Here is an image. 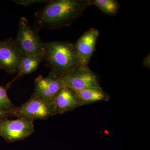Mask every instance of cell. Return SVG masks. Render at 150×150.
I'll return each instance as SVG.
<instances>
[{"instance_id": "cell-6", "label": "cell", "mask_w": 150, "mask_h": 150, "mask_svg": "<svg viewBox=\"0 0 150 150\" xmlns=\"http://www.w3.org/2000/svg\"><path fill=\"white\" fill-rule=\"evenodd\" d=\"M62 79L64 87L74 92L86 88H100L96 75L88 67L79 66Z\"/></svg>"}, {"instance_id": "cell-2", "label": "cell", "mask_w": 150, "mask_h": 150, "mask_svg": "<svg viewBox=\"0 0 150 150\" xmlns=\"http://www.w3.org/2000/svg\"><path fill=\"white\" fill-rule=\"evenodd\" d=\"M43 62L51 72L63 77L81 66L74 44L69 42H44Z\"/></svg>"}, {"instance_id": "cell-12", "label": "cell", "mask_w": 150, "mask_h": 150, "mask_svg": "<svg viewBox=\"0 0 150 150\" xmlns=\"http://www.w3.org/2000/svg\"><path fill=\"white\" fill-rule=\"evenodd\" d=\"M74 93L81 104L83 103L100 101L106 98V95L101 88L85 89Z\"/></svg>"}, {"instance_id": "cell-13", "label": "cell", "mask_w": 150, "mask_h": 150, "mask_svg": "<svg viewBox=\"0 0 150 150\" xmlns=\"http://www.w3.org/2000/svg\"><path fill=\"white\" fill-rule=\"evenodd\" d=\"M91 4L108 16L115 15L120 7L119 2L115 0H91Z\"/></svg>"}, {"instance_id": "cell-7", "label": "cell", "mask_w": 150, "mask_h": 150, "mask_svg": "<svg viewBox=\"0 0 150 150\" xmlns=\"http://www.w3.org/2000/svg\"><path fill=\"white\" fill-rule=\"evenodd\" d=\"M23 54L12 38L0 40V69L9 74L18 72Z\"/></svg>"}, {"instance_id": "cell-15", "label": "cell", "mask_w": 150, "mask_h": 150, "mask_svg": "<svg viewBox=\"0 0 150 150\" xmlns=\"http://www.w3.org/2000/svg\"><path fill=\"white\" fill-rule=\"evenodd\" d=\"M13 1L17 4L23 7H28L36 3H46L47 1L46 0H15Z\"/></svg>"}, {"instance_id": "cell-5", "label": "cell", "mask_w": 150, "mask_h": 150, "mask_svg": "<svg viewBox=\"0 0 150 150\" xmlns=\"http://www.w3.org/2000/svg\"><path fill=\"white\" fill-rule=\"evenodd\" d=\"M34 121L24 118H8L0 122V136L8 142L24 139L34 132Z\"/></svg>"}, {"instance_id": "cell-8", "label": "cell", "mask_w": 150, "mask_h": 150, "mask_svg": "<svg viewBox=\"0 0 150 150\" xmlns=\"http://www.w3.org/2000/svg\"><path fill=\"white\" fill-rule=\"evenodd\" d=\"M99 35L98 30L91 28L84 32L74 44L81 66L88 67Z\"/></svg>"}, {"instance_id": "cell-17", "label": "cell", "mask_w": 150, "mask_h": 150, "mask_svg": "<svg viewBox=\"0 0 150 150\" xmlns=\"http://www.w3.org/2000/svg\"><path fill=\"white\" fill-rule=\"evenodd\" d=\"M144 66L147 68H150V54L147 55L144 58L143 63Z\"/></svg>"}, {"instance_id": "cell-16", "label": "cell", "mask_w": 150, "mask_h": 150, "mask_svg": "<svg viewBox=\"0 0 150 150\" xmlns=\"http://www.w3.org/2000/svg\"><path fill=\"white\" fill-rule=\"evenodd\" d=\"M15 111H6L0 109V122L5 119H7L9 117H12V116L15 117Z\"/></svg>"}, {"instance_id": "cell-9", "label": "cell", "mask_w": 150, "mask_h": 150, "mask_svg": "<svg viewBox=\"0 0 150 150\" xmlns=\"http://www.w3.org/2000/svg\"><path fill=\"white\" fill-rule=\"evenodd\" d=\"M33 94L46 100H52L64 87L62 77L50 72L47 76H39L35 79Z\"/></svg>"}, {"instance_id": "cell-14", "label": "cell", "mask_w": 150, "mask_h": 150, "mask_svg": "<svg viewBox=\"0 0 150 150\" xmlns=\"http://www.w3.org/2000/svg\"><path fill=\"white\" fill-rule=\"evenodd\" d=\"M9 88L7 86L6 87L0 86V109L6 111H15L17 107L9 98L7 94V90Z\"/></svg>"}, {"instance_id": "cell-4", "label": "cell", "mask_w": 150, "mask_h": 150, "mask_svg": "<svg viewBox=\"0 0 150 150\" xmlns=\"http://www.w3.org/2000/svg\"><path fill=\"white\" fill-rule=\"evenodd\" d=\"M57 114L52 100H46L32 94L28 101L17 107L15 117L34 121L46 120Z\"/></svg>"}, {"instance_id": "cell-3", "label": "cell", "mask_w": 150, "mask_h": 150, "mask_svg": "<svg viewBox=\"0 0 150 150\" xmlns=\"http://www.w3.org/2000/svg\"><path fill=\"white\" fill-rule=\"evenodd\" d=\"M15 40L23 55L38 57L43 61L44 42L40 37L38 28L31 26L25 17H22L19 21Z\"/></svg>"}, {"instance_id": "cell-10", "label": "cell", "mask_w": 150, "mask_h": 150, "mask_svg": "<svg viewBox=\"0 0 150 150\" xmlns=\"http://www.w3.org/2000/svg\"><path fill=\"white\" fill-rule=\"evenodd\" d=\"M52 101L57 114L73 110L81 104L74 92L67 87L60 90Z\"/></svg>"}, {"instance_id": "cell-11", "label": "cell", "mask_w": 150, "mask_h": 150, "mask_svg": "<svg viewBox=\"0 0 150 150\" xmlns=\"http://www.w3.org/2000/svg\"><path fill=\"white\" fill-rule=\"evenodd\" d=\"M43 62V59L41 58L23 55L19 66L17 75L7 86L10 87L11 85L19 78L36 71L40 63Z\"/></svg>"}, {"instance_id": "cell-1", "label": "cell", "mask_w": 150, "mask_h": 150, "mask_svg": "<svg viewBox=\"0 0 150 150\" xmlns=\"http://www.w3.org/2000/svg\"><path fill=\"white\" fill-rule=\"evenodd\" d=\"M35 14L38 28L58 29L71 25L87 8L91 0H51Z\"/></svg>"}]
</instances>
